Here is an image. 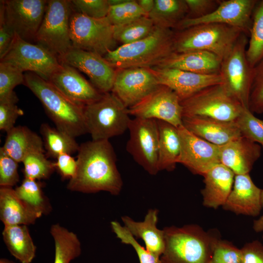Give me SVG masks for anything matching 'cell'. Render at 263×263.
<instances>
[{
	"label": "cell",
	"mask_w": 263,
	"mask_h": 263,
	"mask_svg": "<svg viewBox=\"0 0 263 263\" xmlns=\"http://www.w3.org/2000/svg\"><path fill=\"white\" fill-rule=\"evenodd\" d=\"M77 169L67 185L72 191L85 193L101 191L117 195L123 181L116 166V155L109 140L81 144L77 151Z\"/></svg>",
	"instance_id": "obj_1"
},
{
	"label": "cell",
	"mask_w": 263,
	"mask_h": 263,
	"mask_svg": "<svg viewBox=\"0 0 263 263\" xmlns=\"http://www.w3.org/2000/svg\"><path fill=\"white\" fill-rule=\"evenodd\" d=\"M24 85L39 99L56 128L75 138L87 132L84 107L75 103L48 81L32 72L24 74Z\"/></svg>",
	"instance_id": "obj_2"
},
{
	"label": "cell",
	"mask_w": 263,
	"mask_h": 263,
	"mask_svg": "<svg viewBox=\"0 0 263 263\" xmlns=\"http://www.w3.org/2000/svg\"><path fill=\"white\" fill-rule=\"evenodd\" d=\"M165 247L161 263H209L217 231H206L196 225L163 229Z\"/></svg>",
	"instance_id": "obj_3"
},
{
	"label": "cell",
	"mask_w": 263,
	"mask_h": 263,
	"mask_svg": "<svg viewBox=\"0 0 263 263\" xmlns=\"http://www.w3.org/2000/svg\"><path fill=\"white\" fill-rule=\"evenodd\" d=\"M174 34L170 29L155 26L146 38L122 45L103 56L116 69L155 67L174 52Z\"/></svg>",
	"instance_id": "obj_4"
},
{
	"label": "cell",
	"mask_w": 263,
	"mask_h": 263,
	"mask_svg": "<svg viewBox=\"0 0 263 263\" xmlns=\"http://www.w3.org/2000/svg\"><path fill=\"white\" fill-rule=\"evenodd\" d=\"M243 33L239 28L223 24L196 25L174 33L173 51H205L222 60Z\"/></svg>",
	"instance_id": "obj_5"
},
{
	"label": "cell",
	"mask_w": 263,
	"mask_h": 263,
	"mask_svg": "<svg viewBox=\"0 0 263 263\" xmlns=\"http://www.w3.org/2000/svg\"><path fill=\"white\" fill-rule=\"evenodd\" d=\"M87 132L92 140H109L128 130L131 119L127 108L112 92L84 107Z\"/></svg>",
	"instance_id": "obj_6"
},
{
	"label": "cell",
	"mask_w": 263,
	"mask_h": 263,
	"mask_svg": "<svg viewBox=\"0 0 263 263\" xmlns=\"http://www.w3.org/2000/svg\"><path fill=\"white\" fill-rule=\"evenodd\" d=\"M183 116H200L232 122L244 107L221 84L204 88L181 101Z\"/></svg>",
	"instance_id": "obj_7"
},
{
	"label": "cell",
	"mask_w": 263,
	"mask_h": 263,
	"mask_svg": "<svg viewBox=\"0 0 263 263\" xmlns=\"http://www.w3.org/2000/svg\"><path fill=\"white\" fill-rule=\"evenodd\" d=\"M71 0H48L35 41L58 59L72 47L70 35Z\"/></svg>",
	"instance_id": "obj_8"
},
{
	"label": "cell",
	"mask_w": 263,
	"mask_h": 263,
	"mask_svg": "<svg viewBox=\"0 0 263 263\" xmlns=\"http://www.w3.org/2000/svg\"><path fill=\"white\" fill-rule=\"evenodd\" d=\"M248 43L246 35L243 33L229 52L222 59L219 74L221 84L245 108L249 100L254 76V68L246 58Z\"/></svg>",
	"instance_id": "obj_9"
},
{
	"label": "cell",
	"mask_w": 263,
	"mask_h": 263,
	"mask_svg": "<svg viewBox=\"0 0 263 263\" xmlns=\"http://www.w3.org/2000/svg\"><path fill=\"white\" fill-rule=\"evenodd\" d=\"M113 27L107 17L95 19L79 12L72 13L70 20L72 46L104 56L116 45Z\"/></svg>",
	"instance_id": "obj_10"
},
{
	"label": "cell",
	"mask_w": 263,
	"mask_h": 263,
	"mask_svg": "<svg viewBox=\"0 0 263 263\" xmlns=\"http://www.w3.org/2000/svg\"><path fill=\"white\" fill-rule=\"evenodd\" d=\"M128 130L127 151L150 174L156 175L159 171L157 120L134 117L131 119Z\"/></svg>",
	"instance_id": "obj_11"
},
{
	"label": "cell",
	"mask_w": 263,
	"mask_h": 263,
	"mask_svg": "<svg viewBox=\"0 0 263 263\" xmlns=\"http://www.w3.org/2000/svg\"><path fill=\"white\" fill-rule=\"evenodd\" d=\"M0 62L23 72L34 73L47 81L61 65L56 56L43 47L16 35L12 46Z\"/></svg>",
	"instance_id": "obj_12"
},
{
	"label": "cell",
	"mask_w": 263,
	"mask_h": 263,
	"mask_svg": "<svg viewBox=\"0 0 263 263\" xmlns=\"http://www.w3.org/2000/svg\"><path fill=\"white\" fill-rule=\"evenodd\" d=\"M5 22L21 39L30 42L43 20L48 0H6L0 1Z\"/></svg>",
	"instance_id": "obj_13"
},
{
	"label": "cell",
	"mask_w": 263,
	"mask_h": 263,
	"mask_svg": "<svg viewBox=\"0 0 263 263\" xmlns=\"http://www.w3.org/2000/svg\"><path fill=\"white\" fill-rule=\"evenodd\" d=\"M134 117L153 119L178 128L182 125L183 109L177 94L169 88L160 85L143 100L128 108Z\"/></svg>",
	"instance_id": "obj_14"
},
{
	"label": "cell",
	"mask_w": 263,
	"mask_h": 263,
	"mask_svg": "<svg viewBox=\"0 0 263 263\" xmlns=\"http://www.w3.org/2000/svg\"><path fill=\"white\" fill-rule=\"evenodd\" d=\"M257 1L219 0L217 7L211 13L198 18H185L175 29L181 30L199 24L218 23L239 28L245 34H249L252 14Z\"/></svg>",
	"instance_id": "obj_15"
},
{
	"label": "cell",
	"mask_w": 263,
	"mask_h": 263,
	"mask_svg": "<svg viewBox=\"0 0 263 263\" xmlns=\"http://www.w3.org/2000/svg\"><path fill=\"white\" fill-rule=\"evenodd\" d=\"M160 85L150 68L117 69L111 92L129 108L139 103Z\"/></svg>",
	"instance_id": "obj_16"
},
{
	"label": "cell",
	"mask_w": 263,
	"mask_h": 263,
	"mask_svg": "<svg viewBox=\"0 0 263 263\" xmlns=\"http://www.w3.org/2000/svg\"><path fill=\"white\" fill-rule=\"evenodd\" d=\"M177 129L181 146L178 163L193 174L202 176L220 163V146L196 136L183 125Z\"/></svg>",
	"instance_id": "obj_17"
},
{
	"label": "cell",
	"mask_w": 263,
	"mask_h": 263,
	"mask_svg": "<svg viewBox=\"0 0 263 263\" xmlns=\"http://www.w3.org/2000/svg\"><path fill=\"white\" fill-rule=\"evenodd\" d=\"M59 60L85 74L91 84L101 94L111 92L116 69L103 56L72 47Z\"/></svg>",
	"instance_id": "obj_18"
},
{
	"label": "cell",
	"mask_w": 263,
	"mask_h": 263,
	"mask_svg": "<svg viewBox=\"0 0 263 263\" xmlns=\"http://www.w3.org/2000/svg\"><path fill=\"white\" fill-rule=\"evenodd\" d=\"M150 69L159 84L173 90L181 101L204 88L222 83L220 74H199L174 68Z\"/></svg>",
	"instance_id": "obj_19"
},
{
	"label": "cell",
	"mask_w": 263,
	"mask_h": 263,
	"mask_svg": "<svg viewBox=\"0 0 263 263\" xmlns=\"http://www.w3.org/2000/svg\"><path fill=\"white\" fill-rule=\"evenodd\" d=\"M48 81L69 100L82 106L98 100L103 94L76 69L64 63H61Z\"/></svg>",
	"instance_id": "obj_20"
},
{
	"label": "cell",
	"mask_w": 263,
	"mask_h": 263,
	"mask_svg": "<svg viewBox=\"0 0 263 263\" xmlns=\"http://www.w3.org/2000/svg\"><path fill=\"white\" fill-rule=\"evenodd\" d=\"M262 190L249 174L235 175L232 190L223 207L237 215L256 216L262 208Z\"/></svg>",
	"instance_id": "obj_21"
},
{
	"label": "cell",
	"mask_w": 263,
	"mask_h": 263,
	"mask_svg": "<svg viewBox=\"0 0 263 263\" xmlns=\"http://www.w3.org/2000/svg\"><path fill=\"white\" fill-rule=\"evenodd\" d=\"M220 163L235 175L249 174L261 154L257 143L241 136L220 146Z\"/></svg>",
	"instance_id": "obj_22"
},
{
	"label": "cell",
	"mask_w": 263,
	"mask_h": 263,
	"mask_svg": "<svg viewBox=\"0 0 263 263\" xmlns=\"http://www.w3.org/2000/svg\"><path fill=\"white\" fill-rule=\"evenodd\" d=\"M182 125L196 136L219 146L242 136L234 121L226 122L200 116H183Z\"/></svg>",
	"instance_id": "obj_23"
},
{
	"label": "cell",
	"mask_w": 263,
	"mask_h": 263,
	"mask_svg": "<svg viewBox=\"0 0 263 263\" xmlns=\"http://www.w3.org/2000/svg\"><path fill=\"white\" fill-rule=\"evenodd\" d=\"M222 59L205 51L173 52L157 66L180 69L203 75L219 74Z\"/></svg>",
	"instance_id": "obj_24"
},
{
	"label": "cell",
	"mask_w": 263,
	"mask_h": 263,
	"mask_svg": "<svg viewBox=\"0 0 263 263\" xmlns=\"http://www.w3.org/2000/svg\"><path fill=\"white\" fill-rule=\"evenodd\" d=\"M235 175L221 163L207 172L203 175L205 187L201 190L203 205L214 209L223 207L232 190Z\"/></svg>",
	"instance_id": "obj_25"
},
{
	"label": "cell",
	"mask_w": 263,
	"mask_h": 263,
	"mask_svg": "<svg viewBox=\"0 0 263 263\" xmlns=\"http://www.w3.org/2000/svg\"><path fill=\"white\" fill-rule=\"evenodd\" d=\"M42 215L20 199L12 187H0V219L4 226L34 224Z\"/></svg>",
	"instance_id": "obj_26"
},
{
	"label": "cell",
	"mask_w": 263,
	"mask_h": 263,
	"mask_svg": "<svg viewBox=\"0 0 263 263\" xmlns=\"http://www.w3.org/2000/svg\"><path fill=\"white\" fill-rule=\"evenodd\" d=\"M158 210L150 209L146 214L144 220L137 222L128 216L122 217L124 226L136 238L141 239L146 249L152 254L160 257L165 247L164 229L157 228Z\"/></svg>",
	"instance_id": "obj_27"
},
{
	"label": "cell",
	"mask_w": 263,
	"mask_h": 263,
	"mask_svg": "<svg viewBox=\"0 0 263 263\" xmlns=\"http://www.w3.org/2000/svg\"><path fill=\"white\" fill-rule=\"evenodd\" d=\"M3 146L0 148L18 163L28 154L44 152L42 138L25 126L14 127L6 132Z\"/></svg>",
	"instance_id": "obj_28"
},
{
	"label": "cell",
	"mask_w": 263,
	"mask_h": 263,
	"mask_svg": "<svg viewBox=\"0 0 263 263\" xmlns=\"http://www.w3.org/2000/svg\"><path fill=\"white\" fill-rule=\"evenodd\" d=\"M158 129V168L159 171L173 170L181 153V141L177 128L157 120Z\"/></svg>",
	"instance_id": "obj_29"
},
{
	"label": "cell",
	"mask_w": 263,
	"mask_h": 263,
	"mask_svg": "<svg viewBox=\"0 0 263 263\" xmlns=\"http://www.w3.org/2000/svg\"><path fill=\"white\" fill-rule=\"evenodd\" d=\"M3 240L10 253L21 263H31L36 256V246L26 225H5Z\"/></svg>",
	"instance_id": "obj_30"
},
{
	"label": "cell",
	"mask_w": 263,
	"mask_h": 263,
	"mask_svg": "<svg viewBox=\"0 0 263 263\" xmlns=\"http://www.w3.org/2000/svg\"><path fill=\"white\" fill-rule=\"evenodd\" d=\"M188 14L185 0H155L154 6L148 17L155 26L171 29L176 28Z\"/></svg>",
	"instance_id": "obj_31"
},
{
	"label": "cell",
	"mask_w": 263,
	"mask_h": 263,
	"mask_svg": "<svg viewBox=\"0 0 263 263\" xmlns=\"http://www.w3.org/2000/svg\"><path fill=\"white\" fill-rule=\"evenodd\" d=\"M50 233L55 242L54 263H70L80 256L81 245L76 234L58 224L52 225Z\"/></svg>",
	"instance_id": "obj_32"
},
{
	"label": "cell",
	"mask_w": 263,
	"mask_h": 263,
	"mask_svg": "<svg viewBox=\"0 0 263 263\" xmlns=\"http://www.w3.org/2000/svg\"><path fill=\"white\" fill-rule=\"evenodd\" d=\"M40 132L48 157L56 159L61 154H71L79 150V145L75 137L51 127L47 123L41 124Z\"/></svg>",
	"instance_id": "obj_33"
},
{
	"label": "cell",
	"mask_w": 263,
	"mask_h": 263,
	"mask_svg": "<svg viewBox=\"0 0 263 263\" xmlns=\"http://www.w3.org/2000/svg\"><path fill=\"white\" fill-rule=\"evenodd\" d=\"M249 35L246 56L254 68L263 58V0H258L254 7Z\"/></svg>",
	"instance_id": "obj_34"
},
{
	"label": "cell",
	"mask_w": 263,
	"mask_h": 263,
	"mask_svg": "<svg viewBox=\"0 0 263 263\" xmlns=\"http://www.w3.org/2000/svg\"><path fill=\"white\" fill-rule=\"evenodd\" d=\"M113 26L114 39L122 45L144 38L150 35L155 28L153 21L148 16H143L128 23Z\"/></svg>",
	"instance_id": "obj_35"
},
{
	"label": "cell",
	"mask_w": 263,
	"mask_h": 263,
	"mask_svg": "<svg viewBox=\"0 0 263 263\" xmlns=\"http://www.w3.org/2000/svg\"><path fill=\"white\" fill-rule=\"evenodd\" d=\"M43 185L39 181L24 178L21 185L15 190L18 197L42 214L52 210L48 199L42 190Z\"/></svg>",
	"instance_id": "obj_36"
},
{
	"label": "cell",
	"mask_w": 263,
	"mask_h": 263,
	"mask_svg": "<svg viewBox=\"0 0 263 263\" xmlns=\"http://www.w3.org/2000/svg\"><path fill=\"white\" fill-rule=\"evenodd\" d=\"M44 152L38 151L27 155L23 160L24 178L39 181L50 177L56 170L54 162L48 160Z\"/></svg>",
	"instance_id": "obj_37"
},
{
	"label": "cell",
	"mask_w": 263,
	"mask_h": 263,
	"mask_svg": "<svg viewBox=\"0 0 263 263\" xmlns=\"http://www.w3.org/2000/svg\"><path fill=\"white\" fill-rule=\"evenodd\" d=\"M23 72L8 64L0 62V102L18 101L14 89L18 85L24 84Z\"/></svg>",
	"instance_id": "obj_38"
},
{
	"label": "cell",
	"mask_w": 263,
	"mask_h": 263,
	"mask_svg": "<svg viewBox=\"0 0 263 263\" xmlns=\"http://www.w3.org/2000/svg\"><path fill=\"white\" fill-rule=\"evenodd\" d=\"M253 113L249 109L244 108L234 122L242 136L258 143L263 147V120Z\"/></svg>",
	"instance_id": "obj_39"
},
{
	"label": "cell",
	"mask_w": 263,
	"mask_h": 263,
	"mask_svg": "<svg viewBox=\"0 0 263 263\" xmlns=\"http://www.w3.org/2000/svg\"><path fill=\"white\" fill-rule=\"evenodd\" d=\"M143 16H148L141 8L137 0L110 6L107 17L113 25L123 24Z\"/></svg>",
	"instance_id": "obj_40"
},
{
	"label": "cell",
	"mask_w": 263,
	"mask_h": 263,
	"mask_svg": "<svg viewBox=\"0 0 263 263\" xmlns=\"http://www.w3.org/2000/svg\"><path fill=\"white\" fill-rule=\"evenodd\" d=\"M111 227L122 243L131 245L135 251L140 263H161L160 258L149 252L136 240L135 237L124 226L117 221L111 223Z\"/></svg>",
	"instance_id": "obj_41"
},
{
	"label": "cell",
	"mask_w": 263,
	"mask_h": 263,
	"mask_svg": "<svg viewBox=\"0 0 263 263\" xmlns=\"http://www.w3.org/2000/svg\"><path fill=\"white\" fill-rule=\"evenodd\" d=\"M209 263H242L241 250L232 243L219 238L213 245Z\"/></svg>",
	"instance_id": "obj_42"
},
{
	"label": "cell",
	"mask_w": 263,
	"mask_h": 263,
	"mask_svg": "<svg viewBox=\"0 0 263 263\" xmlns=\"http://www.w3.org/2000/svg\"><path fill=\"white\" fill-rule=\"evenodd\" d=\"M249 109L252 113H263V58L254 67Z\"/></svg>",
	"instance_id": "obj_43"
},
{
	"label": "cell",
	"mask_w": 263,
	"mask_h": 263,
	"mask_svg": "<svg viewBox=\"0 0 263 263\" xmlns=\"http://www.w3.org/2000/svg\"><path fill=\"white\" fill-rule=\"evenodd\" d=\"M18 162L0 148V186L12 187L19 181Z\"/></svg>",
	"instance_id": "obj_44"
},
{
	"label": "cell",
	"mask_w": 263,
	"mask_h": 263,
	"mask_svg": "<svg viewBox=\"0 0 263 263\" xmlns=\"http://www.w3.org/2000/svg\"><path fill=\"white\" fill-rule=\"evenodd\" d=\"M71 2L79 13L95 19L107 17L110 8L108 0H73Z\"/></svg>",
	"instance_id": "obj_45"
},
{
	"label": "cell",
	"mask_w": 263,
	"mask_h": 263,
	"mask_svg": "<svg viewBox=\"0 0 263 263\" xmlns=\"http://www.w3.org/2000/svg\"><path fill=\"white\" fill-rule=\"evenodd\" d=\"M16 101L0 102V130L7 132L14 127L18 118L23 114Z\"/></svg>",
	"instance_id": "obj_46"
},
{
	"label": "cell",
	"mask_w": 263,
	"mask_h": 263,
	"mask_svg": "<svg viewBox=\"0 0 263 263\" xmlns=\"http://www.w3.org/2000/svg\"><path fill=\"white\" fill-rule=\"evenodd\" d=\"M188 9L186 18H198L213 12L217 7L219 0H185Z\"/></svg>",
	"instance_id": "obj_47"
},
{
	"label": "cell",
	"mask_w": 263,
	"mask_h": 263,
	"mask_svg": "<svg viewBox=\"0 0 263 263\" xmlns=\"http://www.w3.org/2000/svg\"><path fill=\"white\" fill-rule=\"evenodd\" d=\"M56 159V161L54 162L55 167L61 178L69 180L73 178L77 171L76 160L68 153L61 154Z\"/></svg>",
	"instance_id": "obj_48"
},
{
	"label": "cell",
	"mask_w": 263,
	"mask_h": 263,
	"mask_svg": "<svg viewBox=\"0 0 263 263\" xmlns=\"http://www.w3.org/2000/svg\"><path fill=\"white\" fill-rule=\"evenodd\" d=\"M241 250L242 263H263V244L259 241L246 244Z\"/></svg>",
	"instance_id": "obj_49"
},
{
	"label": "cell",
	"mask_w": 263,
	"mask_h": 263,
	"mask_svg": "<svg viewBox=\"0 0 263 263\" xmlns=\"http://www.w3.org/2000/svg\"><path fill=\"white\" fill-rule=\"evenodd\" d=\"M16 34L5 21L3 11L0 8V60L10 49Z\"/></svg>",
	"instance_id": "obj_50"
},
{
	"label": "cell",
	"mask_w": 263,
	"mask_h": 263,
	"mask_svg": "<svg viewBox=\"0 0 263 263\" xmlns=\"http://www.w3.org/2000/svg\"><path fill=\"white\" fill-rule=\"evenodd\" d=\"M137 2L148 16L152 10L155 4V0H137Z\"/></svg>",
	"instance_id": "obj_51"
},
{
	"label": "cell",
	"mask_w": 263,
	"mask_h": 263,
	"mask_svg": "<svg viewBox=\"0 0 263 263\" xmlns=\"http://www.w3.org/2000/svg\"><path fill=\"white\" fill-rule=\"evenodd\" d=\"M261 203L262 208L263 209V189H262L261 193ZM253 227L257 232L263 231V214L260 218L254 221Z\"/></svg>",
	"instance_id": "obj_52"
},
{
	"label": "cell",
	"mask_w": 263,
	"mask_h": 263,
	"mask_svg": "<svg viewBox=\"0 0 263 263\" xmlns=\"http://www.w3.org/2000/svg\"><path fill=\"white\" fill-rule=\"evenodd\" d=\"M0 263H16L15 262L5 258H1Z\"/></svg>",
	"instance_id": "obj_53"
},
{
	"label": "cell",
	"mask_w": 263,
	"mask_h": 263,
	"mask_svg": "<svg viewBox=\"0 0 263 263\" xmlns=\"http://www.w3.org/2000/svg\"></svg>",
	"instance_id": "obj_54"
}]
</instances>
